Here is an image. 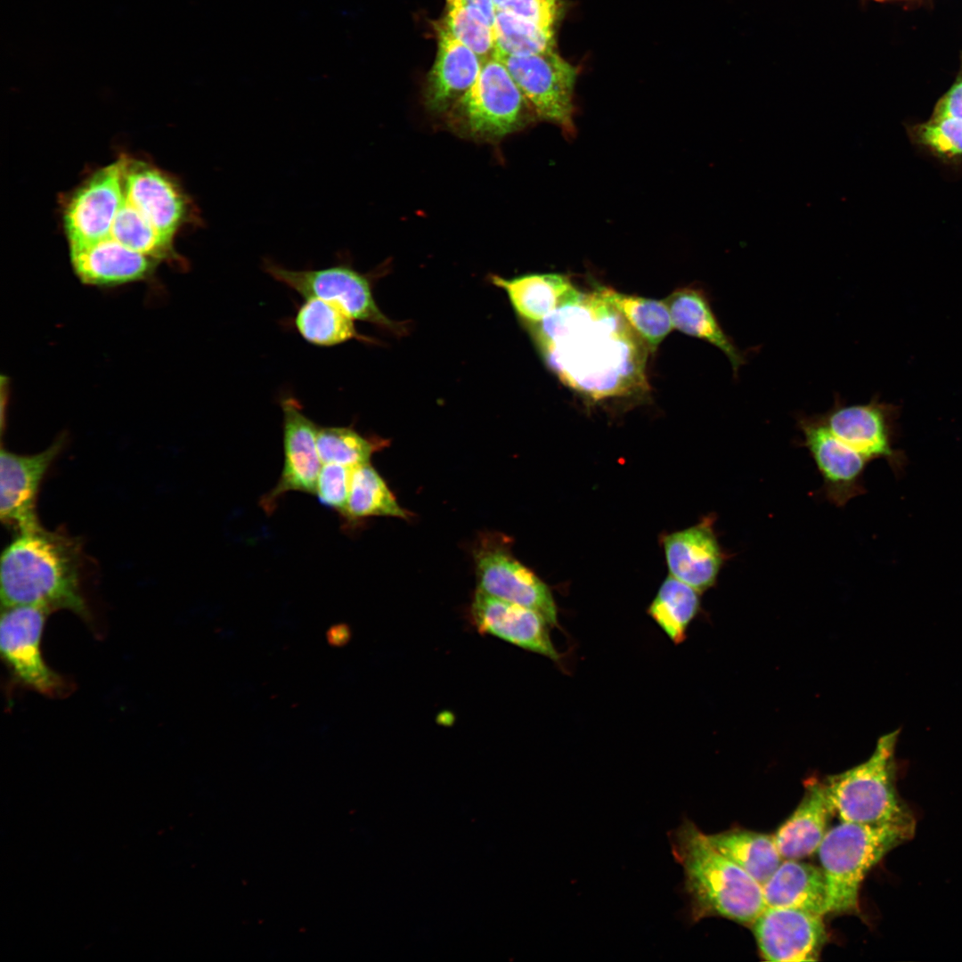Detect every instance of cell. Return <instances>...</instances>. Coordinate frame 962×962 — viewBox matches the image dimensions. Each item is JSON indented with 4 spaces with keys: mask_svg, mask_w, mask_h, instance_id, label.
<instances>
[{
    "mask_svg": "<svg viewBox=\"0 0 962 962\" xmlns=\"http://www.w3.org/2000/svg\"><path fill=\"white\" fill-rule=\"evenodd\" d=\"M527 327L550 371L586 400L649 391L648 344L595 289L576 288L553 313Z\"/></svg>",
    "mask_w": 962,
    "mask_h": 962,
    "instance_id": "obj_1",
    "label": "cell"
},
{
    "mask_svg": "<svg viewBox=\"0 0 962 962\" xmlns=\"http://www.w3.org/2000/svg\"><path fill=\"white\" fill-rule=\"evenodd\" d=\"M82 570L79 538L41 525L17 531L1 556L2 607L36 606L51 613L65 609L89 621Z\"/></svg>",
    "mask_w": 962,
    "mask_h": 962,
    "instance_id": "obj_2",
    "label": "cell"
},
{
    "mask_svg": "<svg viewBox=\"0 0 962 962\" xmlns=\"http://www.w3.org/2000/svg\"><path fill=\"white\" fill-rule=\"evenodd\" d=\"M670 843L683 870L692 922L721 917L751 925L766 908L762 885L716 850L690 819L671 833Z\"/></svg>",
    "mask_w": 962,
    "mask_h": 962,
    "instance_id": "obj_3",
    "label": "cell"
},
{
    "mask_svg": "<svg viewBox=\"0 0 962 962\" xmlns=\"http://www.w3.org/2000/svg\"><path fill=\"white\" fill-rule=\"evenodd\" d=\"M915 827L841 821L828 828L817 852L827 886V914L860 913V890L889 852L911 839Z\"/></svg>",
    "mask_w": 962,
    "mask_h": 962,
    "instance_id": "obj_4",
    "label": "cell"
},
{
    "mask_svg": "<svg viewBox=\"0 0 962 962\" xmlns=\"http://www.w3.org/2000/svg\"><path fill=\"white\" fill-rule=\"evenodd\" d=\"M900 730L881 736L867 761L822 780L833 812L841 821L916 827L914 813L896 787Z\"/></svg>",
    "mask_w": 962,
    "mask_h": 962,
    "instance_id": "obj_5",
    "label": "cell"
},
{
    "mask_svg": "<svg viewBox=\"0 0 962 962\" xmlns=\"http://www.w3.org/2000/svg\"><path fill=\"white\" fill-rule=\"evenodd\" d=\"M444 116L458 135L489 142L538 119L498 54L483 61L473 86Z\"/></svg>",
    "mask_w": 962,
    "mask_h": 962,
    "instance_id": "obj_6",
    "label": "cell"
},
{
    "mask_svg": "<svg viewBox=\"0 0 962 962\" xmlns=\"http://www.w3.org/2000/svg\"><path fill=\"white\" fill-rule=\"evenodd\" d=\"M36 606L3 607L0 619V652L14 679L22 686L49 697H61L70 684L48 666L41 652V640L48 615Z\"/></svg>",
    "mask_w": 962,
    "mask_h": 962,
    "instance_id": "obj_7",
    "label": "cell"
},
{
    "mask_svg": "<svg viewBox=\"0 0 962 962\" xmlns=\"http://www.w3.org/2000/svg\"><path fill=\"white\" fill-rule=\"evenodd\" d=\"M498 54V53H497ZM538 119L574 131V92L578 69L556 50L512 56L498 54Z\"/></svg>",
    "mask_w": 962,
    "mask_h": 962,
    "instance_id": "obj_8",
    "label": "cell"
},
{
    "mask_svg": "<svg viewBox=\"0 0 962 962\" xmlns=\"http://www.w3.org/2000/svg\"><path fill=\"white\" fill-rule=\"evenodd\" d=\"M477 589L495 598L539 613L550 625H558V610L548 586L517 560L505 539L486 535L474 550Z\"/></svg>",
    "mask_w": 962,
    "mask_h": 962,
    "instance_id": "obj_9",
    "label": "cell"
},
{
    "mask_svg": "<svg viewBox=\"0 0 962 962\" xmlns=\"http://www.w3.org/2000/svg\"><path fill=\"white\" fill-rule=\"evenodd\" d=\"M264 270L273 279L306 299L320 298L341 307L354 320L392 327L373 298L369 280L346 265L322 269L291 270L271 260Z\"/></svg>",
    "mask_w": 962,
    "mask_h": 962,
    "instance_id": "obj_10",
    "label": "cell"
},
{
    "mask_svg": "<svg viewBox=\"0 0 962 962\" xmlns=\"http://www.w3.org/2000/svg\"><path fill=\"white\" fill-rule=\"evenodd\" d=\"M281 406L284 462L277 484L259 501L267 514H272L280 500L289 492L314 494L322 468L317 450L319 427L305 414L296 398H283Z\"/></svg>",
    "mask_w": 962,
    "mask_h": 962,
    "instance_id": "obj_11",
    "label": "cell"
},
{
    "mask_svg": "<svg viewBox=\"0 0 962 962\" xmlns=\"http://www.w3.org/2000/svg\"><path fill=\"white\" fill-rule=\"evenodd\" d=\"M796 420L803 444L822 477L827 500L844 507L863 493V474L871 460L832 434L818 414L798 415Z\"/></svg>",
    "mask_w": 962,
    "mask_h": 962,
    "instance_id": "obj_12",
    "label": "cell"
},
{
    "mask_svg": "<svg viewBox=\"0 0 962 962\" xmlns=\"http://www.w3.org/2000/svg\"><path fill=\"white\" fill-rule=\"evenodd\" d=\"M64 443L61 436L34 454H18L1 448L0 518L14 532L40 525L37 514L39 489Z\"/></svg>",
    "mask_w": 962,
    "mask_h": 962,
    "instance_id": "obj_13",
    "label": "cell"
},
{
    "mask_svg": "<svg viewBox=\"0 0 962 962\" xmlns=\"http://www.w3.org/2000/svg\"><path fill=\"white\" fill-rule=\"evenodd\" d=\"M822 915L766 907L751 925L760 953L772 962L816 961L827 942Z\"/></svg>",
    "mask_w": 962,
    "mask_h": 962,
    "instance_id": "obj_14",
    "label": "cell"
},
{
    "mask_svg": "<svg viewBox=\"0 0 962 962\" xmlns=\"http://www.w3.org/2000/svg\"><path fill=\"white\" fill-rule=\"evenodd\" d=\"M124 159L99 170L72 197L65 211L70 249L107 238L123 199Z\"/></svg>",
    "mask_w": 962,
    "mask_h": 962,
    "instance_id": "obj_15",
    "label": "cell"
},
{
    "mask_svg": "<svg viewBox=\"0 0 962 962\" xmlns=\"http://www.w3.org/2000/svg\"><path fill=\"white\" fill-rule=\"evenodd\" d=\"M818 416L832 434L869 460L884 459L897 475L903 470L905 458L893 447L886 406L875 401L847 405L836 397L834 405Z\"/></svg>",
    "mask_w": 962,
    "mask_h": 962,
    "instance_id": "obj_16",
    "label": "cell"
},
{
    "mask_svg": "<svg viewBox=\"0 0 962 962\" xmlns=\"http://www.w3.org/2000/svg\"><path fill=\"white\" fill-rule=\"evenodd\" d=\"M480 633L496 636L521 648L558 661L548 622L536 611L477 590L470 608Z\"/></svg>",
    "mask_w": 962,
    "mask_h": 962,
    "instance_id": "obj_17",
    "label": "cell"
},
{
    "mask_svg": "<svg viewBox=\"0 0 962 962\" xmlns=\"http://www.w3.org/2000/svg\"><path fill=\"white\" fill-rule=\"evenodd\" d=\"M123 190L126 198L162 235L173 240L190 218L189 201L180 187L159 171L124 159Z\"/></svg>",
    "mask_w": 962,
    "mask_h": 962,
    "instance_id": "obj_18",
    "label": "cell"
},
{
    "mask_svg": "<svg viewBox=\"0 0 962 962\" xmlns=\"http://www.w3.org/2000/svg\"><path fill=\"white\" fill-rule=\"evenodd\" d=\"M713 523V518L708 516L697 525L672 533L663 539L671 575L698 592L715 584L728 559L714 532Z\"/></svg>",
    "mask_w": 962,
    "mask_h": 962,
    "instance_id": "obj_19",
    "label": "cell"
},
{
    "mask_svg": "<svg viewBox=\"0 0 962 962\" xmlns=\"http://www.w3.org/2000/svg\"><path fill=\"white\" fill-rule=\"evenodd\" d=\"M435 30L436 53L427 76L424 102L429 111L444 115L473 86L483 61L439 22Z\"/></svg>",
    "mask_w": 962,
    "mask_h": 962,
    "instance_id": "obj_20",
    "label": "cell"
},
{
    "mask_svg": "<svg viewBox=\"0 0 962 962\" xmlns=\"http://www.w3.org/2000/svg\"><path fill=\"white\" fill-rule=\"evenodd\" d=\"M73 270L79 280L91 286L112 287L142 281L151 276L157 260L130 249L111 238L70 249Z\"/></svg>",
    "mask_w": 962,
    "mask_h": 962,
    "instance_id": "obj_21",
    "label": "cell"
},
{
    "mask_svg": "<svg viewBox=\"0 0 962 962\" xmlns=\"http://www.w3.org/2000/svg\"><path fill=\"white\" fill-rule=\"evenodd\" d=\"M833 814L822 780H807L802 801L773 835L782 859L802 860L817 852Z\"/></svg>",
    "mask_w": 962,
    "mask_h": 962,
    "instance_id": "obj_22",
    "label": "cell"
},
{
    "mask_svg": "<svg viewBox=\"0 0 962 962\" xmlns=\"http://www.w3.org/2000/svg\"><path fill=\"white\" fill-rule=\"evenodd\" d=\"M666 303L673 328L703 339L720 349L728 358L735 377L746 363V351L741 350L720 324L706 292L700 287L687 286L673 291Z\"/></svg>",
    "mask_w": 962,
    "mask_h": 962,
    "instance_id": "obj_23",
    "label": "cell"
},
{
    "mask_svg": "<svg viewBox=\"0 0 962 962\" xmlns=\"http://www.w3.org/2000/svg\"><path fill=\"white\" fill-rule=\"evenodd\" d=\"M762 888L766 907L827 915V886L821 868L783 860Z\"/></svg>",
    "mask_w": 962,
    "mask_h": 962,
    "instance_id": "obj_24",
    "label": "cell"
},
{
    "mask_svg": "<svg viewBox=\"0 0 962 962\" xmlns=\"http://www.w3.org/2000/svg\"><path fill=\"white\" fill-rule=\"evenodd\" d=\"M492 281L506 290L515 311L526 323L542 321L576 289L571 279L561 273H531L510 280L493 276Z\"/></svg>",
    "mask_w": 962,
    "mask_h": 962,
    "instance_id": "obj_25",
    "label": "cell"
},
{
    "mask_svg": "<svg viewBox=\"0 0 962 962\" xmlns=\"http://www.w3.org/2000/svg\"><path fill=\"white\" fill-rule=\"evenodd\" d=\"M712 845L762 885L783 860L773 836L741 828L707 834Z\"/></svg>",
    "mask_w": 962,
    "mask_h": 962,
    "instance_id": "obj_26",
    "label": "cell"
},
{
    "mask_svg": "<svg viewBox=\"0 0 962 962\" xmlns=\"http://www.w3.org/2000/svg\"><path fill=\"white\" fill-rule=\"evenodd\" d=\"M408 518L409 513L397 502L384 479L371 465L352 468L348 501L341 517L347 526L369 517Z\"/></svg>",
    "mask_w": 962,
    "mask_h": 962,
    "instance_id": "obj_27",
    "label": "cell"
},
{
    "mask_svg": "<svg viewBox=\"0 0 962 962\" xmlns=\"http://www.w3.org/2000/svg\"><path fill=\"white\" fill-rule=\"evenodd\" d=\"M593 287L623 314L631 327L648 344L651 352L657 348L673 329L664 300L625 294L598 283Z\"/></svg>",
    "mask_w": 962,
    "mask_h": 962,
    "instance_id": "obj_28",
    "label": "cell"
},
{
    "mask_svg": "<svg viewBox=\"0 0 962 962\" xmlns=\"http://www.w3.org/2000/svg\"><path fill=\"white\" fill-rule=\"evenodd\" d=\"M699 609V592L670 575L659 587L648 614L674 644H680Z\"/></svg>",
    "mask_w": 962,
    "mask_h": 962,
    "instance_id": "obj_29",
    "label": "cell"
},
{
    "mask_svg": "<svg viewBox=\"0 0 962 962\" xmlns=\"http://www.w3.org/2000/svg\"><path fill=\"white\" fill-rule=\"evenodd\" d=\"M294 324L301 337L315 346H331L363 338L354 319L338 306L320 298H307L298 308Z\"/></svg>",
    "mask_w": 962,
    "mask_h": 962,
    "instance_id": "obj_30",
    "label": "cell"
},
{
    "mask_svg": "<svg viewBox=\"0 0 962 962\" xmlns=\"http://www.w3.org/2000/svg\"><path fill=\"white\" fill-rule=\"evenodd\" d=\"M493 33L498 54L523 56L555 50L556 29L496 10Z\"/></svg>",
    "mask_w": 962,
    "mask_h": 962,
    "instance_id": "obj_31",
    "label": "cell"
},
{
    "mask_svg": "<svg viewBox=\"0 0 962 962\" xmlns=\"http://www.w3.org/2000/svg\"><path fill=\"white\" fill-rule=\"evenodd\" d=\"M107 238L156 260L171 257L173 253V240L162 235L145 219L126 198L124 190Z\"/></svg>",
    "mask_w": 962,
    "mask_h": 962,
    "instance_id": "obj_32",
    "label": "cell"
},
{
    "mask_svg": "<svg viewBox=\"0 0 962 962\" xmlns=\"http://www.w3.org/2000/svg\"><path fill=\"white\" fill-rule=\"evenodd\" d=\"M385 440L366 437L349 427H319L317 450L323 463L354 468L369 463L374 452L383 448Z\"/></svg>",
    "mask_w": 962,
    "mask_h": 962,
    "instance_id": "obj_33",
    "label": "cell"
},
{
    "mask_svg": "<svg viewBox=\"0 0 962 962\" xmlns=\"http://www.w3.org/2000/svg\"><path fill=\"white\" fill-rule=\"evenodd\" d=\"M438 22L482 61L497 54L493 25L472 6L445 0L444 14Z\"/></svg>",
    "mask_w": 962,
    "mask_h": 962,
    "instance_id": "obj_34",
    "label": "cell"
},
{
    "mask_svg": "<svg viewBox=\"0 0 962 962\" xmlns=\"http://www.w3.org/2000/svg\"><path fill=\"white\" fill-rule=\"evenodd\" d=\"M916 135L922 144L944 156L962 154V120L951 117H934L918 126Z\"/></svg>",
    "mask_w": 962,
    "mask_h": 962,
    "instance_id": "obj_35",
    "label": "cell"
},
{
    "mask_svg": "<svg viewBox=\"0 0 962 962\" xmlns=\"http://www.w3.org/2000/svg\"><path fill=\"white\" fill-rule=\"evenodd\" d=\"M352 468L337 463H323L315 493L319 502L342 517L346 510Z\"/></svg>",
    "mask_w": 962,
    "mask_h": 962,
    "instance_id": "obj_36",
    "label": "cell"
},
{
    "mask_svg": "<svg viewBox=\"0 0 962 962\" xmlns=\"http://www.w3.org/2000/svg\"><path fill=\"white\" fill-rule=\"evenodd\" d=\"M934 117H951L962 120V77L938 102Z\"/></svg>",
    "mask_w": 962,
    "mask_h": 962,
    "instance_id": "obj_37",
    "label": "cell"
},
{
    "mask_svg": "<svg viewBox=\"0 0 962 962\" xmlns=\"http://www.w3.org/2000/svg\"><path fill=\"white\" fill-rule=\"evenodd\" d=\"M460 1L472 6L473 8H475L476 10L480 12L485 16V18L488 20V22L491 25H493V27L495 11L496 10H495L493 0H460Z\"/></svg>",
    "mask_w": 962,
    "mask_h": 962,
    "instance_id": "obj_38",
    "label": "cell"
},
{
    "mask_svg": "<svg viewBox=\"0 0 962 962\" xmlns=\"http://www.w3.org/2000/svg\"><path fill=\"white\" fill-rule=\"evenodd\" d=\"M510 1H513V0H493L495 10L500 9L501 6H503L504 4H506L507 3L510 2Z\"/></svg>",
    "mask_w": 962,
    "mask_h": 962,
    "instance_id": "obj_39",
    "label": "cell"
},
{
    "mask_svg": "<svg viewBox=\"0 0 962 962\" xmlns=\"http://www.w3.org/2000/svg\"><path fill=\"white\" fill-rule=\"evenodd\" d=\"M883 1H885V0H883Z\"/></svg>",
    "mask_w": 962,
    "mask_h": 962,
    "instance_id": "obj_40",
    "label": "cell"
}]
</instances>
